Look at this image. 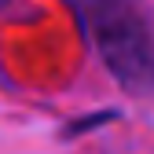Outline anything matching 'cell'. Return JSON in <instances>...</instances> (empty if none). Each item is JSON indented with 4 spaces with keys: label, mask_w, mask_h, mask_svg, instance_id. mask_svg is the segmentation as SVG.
I'll use <instances>...</instances> for the list:
<instances>
[{
    "label": "cell",
    "mask_w": 154,
    "mask_h": 154,
    "mask_svg": "<svg viewBox=\"0 0 154 154\" xmlns=\"http://www.w3.org/2000/svg\"><path fill=\"white\" fill-rule=\"evenodd\" d=\"M88 33L110 73L128 88L154 85V44L143 18L121 0H88Z\"/></svg>",
    "instance_id": "cell-1"
}]
</instances>
